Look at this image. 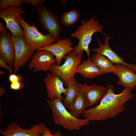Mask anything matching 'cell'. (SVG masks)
Instances as JSON below:
<instances>
[{
    "label": "cell",
    "instance_id": "1",
    "mask_svg": "<svg viewBox=\"0 0 136 136\" xmlns=\"http://www.w3.org/2000/svg\"><path fill=\"white\" fill-rule=\"evenodd\" d=\"M106 87V92L99 104L85 110L82 114L84 118L95 121L114 117L124 111L125 103L135 96L130 88H124L121 93L117 94L114 93V87L112 84H108Z\"/></svg>",
    "mask_w": 136,
    "mask_h": 136
},
{
    "label": "cell",
    "instance_id": "2",
    "mask_svg": "<svg viewBox=\"0 0 136 136\" xmlns=\"http://www.w3.org/2000/svg\"><path fill=\"white\" fill-rule=\"evenodd\" d=\"M46 101L52 111L53 119L56 125L67 130H78L89 124L90 121L88 120L73 116L64 107L62 100L55 99Z\"/></svg>",
    "mask_w": 136,
    "mask_h": 136
},
{
    "label": "cell",
    "instance_id": "3",
    "mask_svg": "<svg viewBox=\"0 0 136 136\" xmlns=\"http://www.w3.org/2000/svg\"><path fill=\"white\" fill-rule=\"evenodd\" d=\"M94 16L91 17L87 21L83 20L81 24L71 34V36L78 40L77 45L74 47L73 51L76 54L86 53L88 57L90 56L89 45L92 40L93 34L96 32L103 33V25Z\"/></svg>",
    "mask_w": 136,
    "mask_h": 136
},
{
    "label": "cell",
    "instance_id": "4",
    "mask_svg": "<svg viewBox=\"0 0 136 136\" xmlns=\"http://www.w3.org/2000/svg\"><path fill=\"white\" fill-rule=\"evenodd\" d=\"M83 53L76 54L72 51L63 58L64 63L58 65L55 63L51 67L49 71L58 76L63 81L65 86H67L74 77L76 70L82 62Z\"/></svg>",
    "mask_w": 136,
    "mask_h": 136
},
{
    "label": "cell",
    "instance_id": "5",
    "mask_svg": "<svg viewBox=\"0 0 136 136\" xmlns=\"http://www.w3.org/2000/svg\"><path fill=\"white\" fill-rule=\"evenodd\" d=\"M21 25L24 32L27 46L33 49L38 50L43 46L52 44L56 40L48 33L44 35L40 32L34 24L27 23L20 15L19 16Z\"/></svg>",
    "mask_w": 136,
    "mask_h": 136
},
{
    "label": "cell",
    "instance_id": "6",
    "mask_svg": "<svg viewBox=\"0 0 136 136\" xmlns=\"http://www.w3.org/2000/svg\"><path fill=\"white\" fill-rule=\"evenodd\" d=\"M39 23L56 40L60 38L62 30L59 19L48 7L42 5L35 7Z\"/></svg>",
    "mask_w": 136,
    "mask_h": 136
},
{
    "label": "cell",
    "instance_id": "7",
    "mask_svg": "<svg viewBox=\"0 0 136 136\" xmlns=\"http://www.w3.org/2000/svg\"><path fill=\"white\" fill-rule=\"evenodd\" d=\"M11 37L15 49L13 73L16 74L20 68L28 62L36 50L27 46L24 35L14 37L11 35Z\"/></svg>",
    "mask_w": 136,
    "mask_h": 136
},
{
    "label": "cell",
    "instance_id": "8",
    "mask_svg": "<svg viewBox=\"0 0 136 136\" xmlns=\"http://www.w3.org/2000/svg\"><path fill=\"white\" fill-rule=\"evenodd\" d=\"M25 13L22 6L11 7L0 11V17L5 22L6 28L10 31L12 36L24 35L19 16Z\"/></svg>",
    "mask_w": 136,
    "mask_h": 136
},
{
    "label": "cell",
    "instance_id": "9",
    "mask_svg": "<svg viewBox=\"0 0 136 136\" xmlns=\"http://www.w3.org/2000/svg\"><path fill=\"white\" fill-rule=\"evenodd\" d=\"M0 33V58L13 68L15 51L14 44L11 35L7 31L1 21Z\"/></svg>",
    "mask_w": 136,
    "mask_h": 136
},
{
    "label": "cell",
    "instance_id": "10",
    "mask_svg": "<svg viewBox=\"0 0 136 136\" xmlns=\"http://www.w3.org/2000/svg\"><path fill=\"white\" fill-rule=\"evenodd\" d=\"M38 50L32 55L28 66V69L34 72L49 70L52 65L56 62L55 56L48 51Z\"/></svg>",
    "mask_w": 136,
    "mask_h": 136
},
{
    "label": "cell",
    "instance_id": "11",
    "mask_svg": "<svg viewBox=\"0 0 136 136\" xmlns=\"http://www.w3.org/2000/svg\"><path fill=\"white\" fill-rule=\"evenodd\" d=\"M46 76L43 81L46 89L47 97L52 100L57 99L61 100L66 91L63 81L55 74L50 73H46Z\"/></svg>",
    "mask_w": 136,
    "mask_h": 136
},
{
    "label": "cell",
    "instance_id": "12",
    "mask_svg": "<svg viewBox=\"0 0 136 136\" xmlns=\"http://www.w3.org/2000/svg\"><path fill=\"white\" fill-rule=\"evenodd\" d=\"M46 127L44 123L40 122L32 125L29 129H26L16 123L12 122L1 133L3 136H41Z\"/></svg>",
    "mask_w": 136,
    "mask_h": 136
},
{
    "label": "cell",
    "instance_id": "13",
    "mask_svg": "<svg viewBox=\"0 0 136 136\" xmlns=\"http://www.w3.org/2000/svg\"><path fill=\"white\" fill-rule=\"evenodd\" d=\"M73 44L70 39L59 38L56 40L55 43L43 46L38 50H46L51 52L55 57L56 64L59 65L64 57L73 51L74 47H72Z\"/></svg>",
    "mask_w": 136,
    "mask_h": 136
},
{
    "label": "cell",
    "instance_id": "14",
    "mask_svg": "<svg viewBox=\"0 0 136 136\" xmlns=\"http://www.w3.org/2000/svg\"><path fill=\"white\" fill-rule=\"evenodd\" d=\"M79 90L83 95L86 108L100 102L105 94L106 87L97 84L88 85L79 83Z\"/></svg>",
    "mask_w": 136,
    "mask_h": 136
},
{
    "label": "cell",
    "instance_id": "15",
    "mask_svg": "<svg viewBox=\"0 0 136 136\" xmlns=\"http://www.w3.org/2000/svg\"><path fill=\"white\" fill-rule=\"evenodd\" d=\"M115 66L116 70L112 73L119 78L117 84L134 90L136 86V72L122 64H115Z\"/></svg>",
    "mask_w": 136,
    "mask_h": 136
},
{
    "label": "cell",
    "instance_id": "16",
    "mask_svg": "<svg viewBox=\"0 0 136 136\" xmlns=\"http://www.w3.org/2000/svg\"><path fill=\"white\" fill-rule=\"evenodd\" d=\"M109 38L108 34H107L105 39V43L103 44L101 43L98 37L96 38L98 43L99 47L98 48H92V50L96 53L107 57L108 59L114 64H122L128 67L136 72V66L135 65L128 64L124 61L123 58L120 57L110 47L108 42Z\"/></svg>",
    "mask_w": 136,
    "mask_h": 136
},
{
    "label": "cell",
    "instance_id": "17",
    "mask_svg": "<svg viewBox=\"0 0 136 136\" xmlns=\"http://www.w3.org/2000/svg\"><path fill=\"white\" fill-rule=\"evenodd\" d=\"M76 73L85 78L93 79L103 75L104 73L92 61L89 57L83 61L78 66Z\"/></svg>",
    "mask_w": 136,
    "mask_h": 136
},
{
    "label": "cell",
    "instance_id": "18",
    "mask_svg": "<svg viewBox=\"0 0 136 136\" xmlns=\"http://www.w3.org/2000/svg\"><path fill=\"white\" fill-rule=\"evenodd\" d=\"M66 88V91L64 95L65 97L63 98L62 102L64 107L68 109L73 104L80 91L79 83L74 77Z\"/></svg>",
    "mask_w": 136,
    "mask_h": 136
},
{
    "label": "cell",
    "instance_id": "19",
    "mask_svg": "<svg viewBox=\"0 0 136 136\" xmlns=\"http://www.w3.org/2000/svg\"><path fill=\"white\" fill-rule=\"evenodd\" d=\"M91 59L104 74L112 73L116 70L115 66L108 59L100 54L96 53L93 54Z\"/></svg>",
    "mask_w": 136,
    "mask_h": 136
},
{
    "label": "cell",
    "instance_id": "20",
    "mask_svg": "<svg viewBox=\"0 0 136 136\" xmlns=\"http://www.w3.org/2000/svg\"><path fill=\"white\" fill-rule=\"evenodd\" d=\"M86 108L83 95L82 92L80 90L73 104L68 110L73 116L77 118L83 114Z\"/></svg>",
    "mask_w": 136,
    "mask_h": 136
},
{
    "label": "cell",
    "instance_id": "21",
    "mask_svg": "<svg viewBox=\"0 0 136 136\" xmlns=\"http://www.w3.org/2000/svg\"><path fill=\"white\" fill-rule=\"evenodd\" d=\"M80 15L79 11L74 9L64 13L61 16V23L63 26H70L78 21Z\"/></svg>",
    "mask_w": 136,
    "mask_h": 136
},
{
    "label": "cell",
    "instance_id": "22",
    "mask_svg": "<svg viewBox=\"0 0 136 136\" xmlns=\"http://www.w3.org/2000/svg\"><path fill=\"white\" fill-rule=\"evenodd\" d=\"M23 3V0H1L0 11L11 7L22 6Z\"/></svg>",
    "mask_w": 136,
    "mask_h": 136
},
{
    "label": "cell",
    "instance_id": "23",
    "mask_svg": "<svg viewBox=\"0 0 136 136\" xmlns=\"http://www.w3.org/2000/svg\"><path fill=\"white\" fill-rule=\"evenodd\" d=\"M24 78L21 74H15L9 73L8 77V80L10 83L18 81H23Z\"/></svg>",
    "mask_w": 136,
    "mask_h": 136
},
{
    "label": "cell",
    "instance_id": "24",
    "mask_svg": "<svg viewBox=\"0 0 136 136\" xmlns=\"http://www.w3.org/2000/svg\"><path fill=\"white\" fill-rule=\"evenodd\" d=\"M24 83L23 81L15 82L11 83L9 85V88L15 91L20 90L24 86Z\"/></svg>",
    "mask_w": 136,
    "mask_h": 136
},
{
    "label": "cell",
    "instance_id": "25",
    "mask_svg": "<svg viewBox=\"0 0 136 136\" xmlns=\"http://www.w3.org/2000/svg\"><path fill=\"white\" fill-rule=\"evenodd\" d=\"M41 136H62V135L61 133L58 131H56L54 135L52 134L51 130L46 127Z\"/></svg>",
    "mask_w": 136,
    "mask_h": 136
},
{
    "label": "cell",
    "instance_id": "26",
    "mask_svg": "<svg viewBox=\"0 0 136 136\" xmlns=\"http://www.w3.org/2000/svg\"><path fill=\"white\" fill-rule=\"evenodd\" d=\"M24 3L28 4H31L35 7L38 5H43L45 1L44 0H23Z\"/></svg>",
    "mask_w": 136,
    "mask_h": 136
},
{
    "label": "cell",
    "instance_id": "27",
    "mask_svg": "<svg viewBox=\"0 0 136 136\" xmlns=\"http://www.w3.org/2000/svg\"><path fill=\"white\" fill-rule=\"evenodd\" d=\"M4 60L0 58V67L6 69L10 73H13V68Z\"/></svg>",
    "mask_w": 136,
    "mask_h": 136
},
{
    "label": "cell",
    "instance_id": "28",
    "mask_svg": "<svg viewBox=\"0 0 136 136\" xmlns=\"http://www.w3.org/2000/svg\"><path fill=\"white\" fill-rule=\"evenodd\" d=\"M6 92V89L2 86L0 87V96L2 97L3 96L4 93Z\"/></svg>",
    "mask_w": 136,
    "mask_h": 136
},
{
    "label": "cell",
    "instance_id": "29",
    "mask_svg": "<svg viewBox=\"0 0 136 136\" xmlns=\"http://www.w3.org/2000/svg\"><path fill=\"white\" fill-rule=\"evenodd\" d=\"M59 1L60 3L63 5H66L69 2L68 0H60Z\"/></svg>",
    "mask_w": 136,
    "mask_h": 136
},
{
    "label": "cell",
    "instance_id": "30",
    "mask_svg": "<svg viewBox=\"0 0 136 136\" xmlns=\"http://www.w3.org/2000/svg\"><path fill=\"white\" fill-rule=\"evenodd\" d=\"M6 74L5 72L1 70L0 71V75H1L5 74Z\"/></svg>",
    "mask_w": 136,
    "mask_h": 136
},
{
    "label": "cell",
    "instance_id": "31",
    "mask_svg": "<svg viewBox=\"0 0 136 136\" xmlns=\"http://www.w3.org/2000/svg\"><path fill=\"white\" fill-rule=\"evenodd\" d=\"M135 131L136 132V125H135Z\"/></svg>",
    "mask_w": 136,
    "mask_h": 136
},
{
    "label": "cell",
    "instance_id": "32",
    "mask_svg": "<svg viewBox=\"0 0 136 136\" xmlns=\"http://www.w3.org/2000/svg\"><path fill=\"white\" fill-rule=\"evenodd\" d=\"M135 66H136V64H135Z\"/></svg>",
    "mask_w": 136,
    "mask_h": 136
}]
</instances>
